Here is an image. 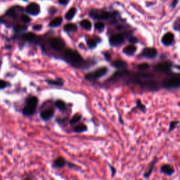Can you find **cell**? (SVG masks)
Listing matches in <instances>:
<instances>
[{"label": "cell", "mask_w": 180, "mask_h": 180, "mask_svg": "<svg viewBox=\"0 0 180 180\" xmlns=\"http://www.w3.org/2000/svg\"><path fill=\"white\" fill-rule=\"evenodd\" d=\"M64 57L65 60L70 63L73 65H78L83 62V59L81 55L74 50L68 49L64 52Z\"/></svg>", "instance_id": "1"}, {"label": "cell", "mask_w": 180, "mask_h": 180, "mask_svg": "<svg viewBox=\"0 0 180 180\" xmlns=\"http://www.w3.org/2000/svg\"><path fill=\"white\" fill-rule=\"evenodd\" d=\"M38 104V99L35 97H30L27 99L26 105L23 110V113L25 115H31L35 112L37 106Z\"/></svg>", "instance_id": "2"}, {"label": "cell", "mask_w": 180, "mask_h": 180, "mask_svg": "<svg viewBox=\"0 0 180 180\" xmlns=\"http://www.w3.org/2000/svg\"><path fill=\"white\" fill-rule=\"evenodd\" d=\"M163 86L166 89H176L180 87V75H174L163 81Z\"/></svg>", "instance_id": "3"}, {"label": "cell", "mask_w": 180, "mask_h": 180, "mask_svg": "<svg viewBox=\"0 0 180 180\" xmlns=\"http://www.w3.org/2000/svg\"><path fill=\"white\" fill-rule=\"evenodd\" d=\"M108 72L106 67H101L94 71L93 73H90L85 76V79L89 81H94L98 80L101 77L104 76Z\"/></svg>", "instance_id": "4"}, {"label": "cell", "mask_w": 180, "mask_h": 180, "mask_svg": "<svg viewBox=\"0 0 180 180\" xmlns=\"http://www.w3.org/2000/svg\"><path fill=\"white\" fill-rule=\"evenodd\" d=\"M49 45L52 49L56 51H60L65 47V42L59 38H52L49 39Z\"/></svg>", "instance_id": "5"}, {"label": "cell", "mask_w": 180, "mask_h": 180, "mask_svg": "<svg viewBox=\"0 0 180 180\" xmlns=\"http://www.w3.org/2000/svg\"><path fill=\"white\" fill-rule=\"evenodd\" d=\"M89 14L92 18L99 20H108L110 17V14L108 12L102 11H99L96 9L92 10L90 11Z\"/></svg>", "instance_id": "6"}, {"label": "cell", "mask_w": 180, "mask_h": 180, "mask_svg": "<svg viewBox=\"0 0 180 180\" xmlns=\"http://www.w3.org/2000/svg\"><path fill=\"white\" fill-rule=\"evenodd\" d=\"M125 41V37L122 34H116L113 35L110 38V44L111 46H119L122 44Z\"/></svg>", "instance_id": "7"}, {"label": "cell", "mask_w": 180, "mask_h": 180, "mask_svg": "<svg viewBox=\"0 0 180 180\" xmlns=\"http://www.w3.org/2000/svg\"><path fill=\"white\" fill-rule=\"evenodd\" d=\"M26 12L32 16H38L40 13V7L35 2H32L26 7Z\"/></svg>", "instance_id": "8"}, {"label": "cell", "mask_w": 180, "mask_h": 180, "mask_svg": "<svg viewBox=\"0 0 180 180\" xmlns=\"http://www.w3.org/2000/svg\"><path fill=\"white\" fill-rule=\"evenodd\" d=\"M172 67V64L169 62H163L158 63L157 65L154 66V69L158 71V72L160 73H168L169 71H170Z\"/></svg>", "instance_id": "9"}, {"label": "cell", "mask_w": 180, "mask_h": 180, "mask_svg": "<svg viewBox=\"0 0 180 180\" xmlns=\"http://www.w3.org/2000/svg\"><path fill=\"white\" fill-rule=\"evenodd\" d=\"M142 55L144 57L148 58V59H153V58L156 57V56L158 55V51L155 48L147 47V48H145L143 50Z\"/></svg>", "instance_id": "10"}, {"label": "cell", "mask_w": 180, "mask_h": 180, "mask_svg": "<svg viewBox=\"0 0 180 180\" xmlns=\"http://www.w3.org/2000/svg\"><path fill=\"white\" fill-rule=\"evenodd\" d=\"M174 41V35L171 33H166L165 35L163 37L162 42L165 46H170Z\"/></svg>", "instance_id": "11"}, {"label": "cell", "mask_w": 180, "mask_h": 180, "mask_svg": "<svg viewBox=\"0 0 180 180\" xmlns=\"http://www.w3.org/2000/svg\"><path fill=\"white\" fill-rule=\"evenodd\" d=\"M54 109L50 108V109H47L42 111V112L41 113L40 116L42 118V120L47 121V120H50V119L54 116Z\"/></svg>", "instance_id": "12"}, {"label": "cell", "mask_w": 180, "mask_h": 180, "mask_svg": "<svg viewBox=\"0 0 180 180\" xmlns=\"http://www.w3.org/2000/svg\"><path fill=\"white\" fill-rule=\"evenodd\" d=\"M161 172H162L163 173H164L166 175H168V176H170L174 173V170L173 167L170 165H164L162 167H161L160 168Z\"/></svg>", "instance_id": "13"}, {"label": "cell", "mask_w": 180, "mask_h": 180, "mask_svg": "<svg viewBox=\"0 0 180 180\" xmlns=\"http://www.w3.org/2000/svg\"><path fill=\"white\" fill-rule=\"evenodd\" d=\"M137 51V47L133 44L128 45L123 49V52L128 56H132Z\"/></svg>", "instance_id": "14"}, {"label": "cell", "mask_w": 180, "mask_h": 180, "mask_svg": "<svg viewBox=\"0 0 180 180\" xmlns=\"http://www.w3.org/2000/svg\"><path fill=\"white\" fill-rule=\"evenodd\" d=\"M113 65L116 68L123 70V69H125L127 66H128V64H127V63L124 61L116 60L113 63Z\"/></svg>", "instance_id": "15"}, {"label": "cell", "mask_w": 180, "mask_h": 180, "mask_svg": "<svg viewBox=\"0 0 180 180\" xmlns=\"http://www.w3.org/2000/svg\"><path fill=\"white\" fill-rule=\"evenodd\" d=\"M156 162H157V158H155L154 160H153V162L151 163V165H150V167L149 168H148V170L147 171H146L144 174V177H145V178H149V177H150L151 175V174L152 173V172L153 170V169H154V167L155 165V163Z\"/></svg>", "instance_id": "16"}, {"label": "cell", "mask_w": 180, "mask_h": 180, "mask_svg": "<svg viewBox=\"0 0 180 180\" xmlns=\"http://www.w3.org/2000/svg\"><path fill=\"white\" fill-rule=\"evenodd\" d=\"M64 30L67 33H75L78 30V26L74 23H68L64 26Z\"/></svg>", "instance_id": "17"}, {"label": "cell", "mask_w": 180, "mask_h": 180, "mask_svg": "<svg viewBox=\"0 0 180 180\" xmlns=\"http://www.w3.org/2000/svg\"><path fill=\"white\" fill-rule=\"evenodd\" d=\"M65 163H65V160L64 158H62V157H59L54 161V166L56 168H61L65 166Z\"/></svg>", "instance_id": "18"}, {"label": "cell", "mask_w": 180, "mask_h": 180, "mask_svg": "<svg viewBox=\"0 0 180 180\" xmlns=\"http://www.w3.org/2000/svg\"><path fill=\"white\" fill-rule=\"evenodd\" d=\"M36 35L33 33H28L23 35L22 39L27 42H33L36 39Z\"/></svg>", "instance_id": "19"}, {"label": "cell", "mask_w": 180, "mask_h": 180, "mask_svg": "<svg viewBox=\"0 0 180 180\" xmlns=\"http://www.w3.org/2000/svg\"><path fill=\"white\" fill-rule=\"evenodd\" d=\"M63 22V18L61 17H57L54 18V20H52L49 23V26L51 28H56V27H59V25H61Z\"/></svg>", "instance_id": "20"}, {"label": "cell", "mask_w": 180, "mask_h": 180, "mask_svg": "<svg viewBox=\"0 0 180 180\" xmlns=\"http://www.w3.org/2000/svg\"><path fill=\"white\" fill-rule=\"evenodd\" d=\"M55 105L60 110L65 111L67 110V106H66L65 103L62 100H57L55 102Z\"/></svg>", "instance_id": "21"}, {"label": "cell", "mask_w": 180, "mask_h": 180, "mask_svg": "<svg viewBox=\"0 0 180 180\" xmlns=\"http://www.w3.org/2000/svg\"><path fill=\"white\" fill-rule=\"evenodd\" d=\"M76 12H77V10L75 8H71V9L68 11L67 13H66V14H65L66 20H72L73 17L75 16V15L76 14Z\"/></svg>", "instance_id": "22"}, {"label": "cell", "mask_w": 180, "mask_h": 180, "mask_svg": "<svg viewBox=\"0 0 180 180\" xmlns=\"http://www.w3.org/2000/svg\"><path fill=\"white\" fill-rule=\"evenodd\" d=\"M28 27L26 25H20V24H18L16 25L14 27V30L16 32V33H23V32H25L26 30H27Z\"/></svg>", "instance_id": "23"}, {"label": "cell", "mask_w": 180, "mask_h": 180, "mask_svg": "<svg viewBox=\"0 0 180 180\" xmlns=\"http://www.w3.org/2000/svg\"><path fill=\"white\" fill-rule=\"evenodd\" d=\"M80 25L87 30H90L92 28V23L88 20H83L80 22Z\"/></svg>", "instance_id": "24"}, {"label": "cell", "mask_w": 180, "mask_h": 180, "mask_svg": "<svg viewBox=\"0 0 180 180\" xmlns=\"http://www.w3.org/2000/svg\"><path fill=\"white\" fill-rule=\"evenodd\" d=\"M87 128L84 124H80V125H77L75 128H74V131L78 133H81V132H84L87 131Z\"/></svg>", "instance_id": "25"}, {"label": "cell", "mask_w": 180, "mask_h": 180, "mask_svg": "<svg viewBox=\"0 0 180 180\" xmlns=\"http://www.w3.org/2000/svg\"><path fill=\"white\" fill-rule=\"evenodd\" d=\"M47 83L51 85H55V86H63V82L61 80H47Z\"/></svg>", "instance_id": "26"}, {"label": "cell", "mask_w": 180, "mask_h": 180, "mask_svg": "<svg viewBox=\"0 0 180 180\" xmlns=\"http://www.w3.org/2000/svg\"><path fill=\"white\" fill-rule=\"evenodd\" d=\"M82 118V115H79V114H76L73 116L70 121V125H74V124L78 123L79 121L81 120Z\"/></svg>", "instance_id": "27"}, {"label": "cell", "mask_w": 180, "mask_h": 180, "mask_svg": "<svg viewBox=\"0 0 180 180\" xmlns=\"http://www.w3.org/2000/svg\"><path fill=\"white\" fill-rule=\"evenodd\" d=\"M97 42L93 39H89L87 40V45L90 49H94L97 47Z\"/></svg>", "instance_id": "28"}, {"label": "cell", "mask_w": 180, "mask_h": 180, "mask_svg": "<svg viewBox=\"0 0 180 180\" xmlns=\"http://www.w3.org/2000/svg\"><path fill=\"white\" fill-rule=\"evenodd\" d=\"M7 15L9 16L12 17V18H16L17 17L16 12V11L14 8H11V9L7 12Z\"/></svg>", "instance_id": "29"}, {"label": "cell", "mask_w": 180, "mask_h": 180, "mask_svg": "<svg viewBox=\"0 0 180 180\" xmlns=\"http://www.w3.org/2000/svg\"><path fill=\"white\" fill-rule=\"evenodd\" d=\"M150 68V65L148 64V63H142V64H139L138 66H137V68L141 70H145L149 69Z\"/></svg>", "instance_id": "30"}, {"label": "cell", "mask_w": 180, "mask_h": 180, "mask_svg": "<svg viewBox=\"0 0 180 180\" xmlns=\"http://www.w3.org/2000/svg\"><path fill=\"white\" fill-rule=\"evenodd\" d=\"M104 28H105V25L101 22L97 23L96 24H95V28H96L97 30L101 31V30H104Z\"/></svg>", "instance_id": "31"}, {"label": "cell", "mask_w": 180, "mask_h": 180, "mask_svg": "<svg viewBox=\"0 0 180 180\" xmlns=\"http://www.w3.org/2000/svg\"><path fill=\"white\" fill-rule=\"evenodd\" d=\"M21 20H22L23 22H24L25 23H30L31 21V18L28 16V15L26 14H22L21 15Z\"/></svg>", "instance_id": "32"}, {"label": "cell", "mask_w": 180, "mask_h": 180, "mask_svg": "<svg viewBox=\"0 0 180 180\" xmlns=\"http://www.w3.org/2000/svg\"><path fill=\"white\" fill-rule=\"evenodd\" d=\"M137 108H139L140 110H142V111H145L146 110V106L144 104H142L141 101H140V100L137 101Z\"/></svg>", "instance_id": "33"}, {"label": "cell", "mask_w": 180, "mask_h": 180, "mask_svg": "<svg viewBox=\"0 0 180 180\" xmlns=\"http://www.w3.org/2000/svg\"><path fill=\"white\" fill-rule=\"evenodd\" d=\"M9 85V83H7L6 81H4L3 80H0V89H4Z\"/></svg>", "instance_id": "34"}, {"label": "cell", "mask_w": 180, "mask_h": 180, "mask_svg": "<svg viewBox=\"0 0 180 180\" xmlns=\"http://www.w3.org/2000/svg\"><path fill=\"white\" fill-rule=\"evenodd\" d=\"M129 42H130V43L134 44L138 42V39H137V38H135V37H131V38H129Z\"/></svg>", "instance_id": "35"}, {"label": "cell", "mask_w": 180, "mask_h": 180, "mask_svg": "<svg viewBox=\"0 0 180 180\" xmlns=\"http://www.w3.org/2000/svg\"><path fill=\"white\" fill-rule=\"evenodd\" d=\"M177 124H178V122H172L170 125V131L173 130L174 128L177 125Z\"/></svg>", "instance_id": "36"}, {"label": "cell", "mask_w": 180, "mask_h": 180, "mask_svg": "<svg viewBox=\"0 0 180 180\" xmlns=\"http://www.w3.org/2000/svg\"><path fill=\"white\" fill-rule=\"evenodd\" d=\"M42 25H39V24H37V25H35L33 27V29L34 30H37V31H38V30H42Z\"/></svg>", "instance_id": "37"}, {"label": "cell", "mask_w": 180, "mask_h": 180, "mask_svg": "<svg viewBox=\"0 0 180 180\" xmlns=\"http://www.w3.org/2000/svg\"><path fill=\"white\" fill-rule=\"evenodd\" d=\"M59 2L60 4L65 5L68 3V0H59Z\"/></svg>", "instance_id": "38"}, {"label": "cell", "mask_w": 180, "mask_h": 180, "mask_svg": "<svg viewBox=\"0 0 180 180\" xmlns=\"http://www.w3.org/2000/svg\"><path fill=\"white\" fill-rule=\"evenodd\" d=\"M110 168H111V171H112V177H114L115 174L116 173V170L114 168H113L112 166H110Z\"/></svg>", "instance_id": "39"}, {"label": "cell", "mask_w": 180, "mask_h": 180, "mask_svg": "<svg viewBox=\"0 0 180 180\" xmlns=\"http://www.w3.org/2000/svg\"><path fill=\"white\" fill-rule=\"evenodd\" d=\"M177 0H174V4H173V6H174V5H175V4H177Z\"/></svg>", "instance_id": "40"}, {"label": "cell", "mask_w": 180, "mask_h": 180, "mask_svg": "<svg viewBox=\"0 0 180 180\" xmlns=\"http://www.w3.org/2000/svg\"><path fill=\"white\" fill-rule=\"evenodd\" d=\"M176 67H177V69H179V70H180V65H177V66H176Z\"/></svg>", "instance_id": "41"}]
</instances>
